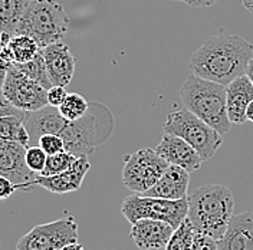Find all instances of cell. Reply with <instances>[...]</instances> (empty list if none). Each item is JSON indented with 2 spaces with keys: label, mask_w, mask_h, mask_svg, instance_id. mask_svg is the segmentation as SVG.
I'll list each match as a JSON object with an SVG mask.
<instances>
[{
  "label": "cell",
  "mask_w": 253,
  "mask_h": 250,
  "mask_svg": "<svg viewBox=\"0 0 253 250\" xmlns=\"http://www.w3.org/2000/svg\"><path fill=\"white\" fill-rule=\"evenodd\" d=\"M253 58V45L237 35L207 38L190 58L191 74L221 85L230 83L246 74Z\"/></svg>",
  "instance_id": "6da1fadb"
},
{
  "label": "cell",
  "mask_w": 253,
  "mask_h": 250,
  "mask_svg": "<svg viewBox=\"0 0 253 250\" xmlns=\"http://www.w3.org/2000/svg\"><path fill=\"white\" fill-rule=\"evenodd\" d=\"M187 219L197 233L219 240L235 214V199L230 188L206 184L187 194Z\"/></svg>",
  "instance_id": "7a4b0ae2"
},
{
  "label": "cell",
  "mask_w": 253,
  "mask_h": 250,
  "mask_svg": "<svg viewBox=\"0 0 253 250\" xmlns=\"http://www.w3.org/2000/svg\"><path fill=\"white\" fill-rule=\"evenodd\" d=\"M180 98L186 110L213 126L220 135L230 131L224 85L190 74L180 88Z\"/></svg>",
  "instance_id": "3957f363"
},
{
  "label": "cell",
  "mask_w": 253,
  "mask_h": 250,
  "mask_svg": "<svg viewBox=\"0 0 253 250\" xmlns=\"http://www.w3.org/2000/svg\"><path fill=\"white\" fill-rule=\"evenodd\" d=\"M69 28L65 7L56 0H31L17 33L33 38L41 47L61 42Z\"/></svg>",
  "instance_id": "277c9868"
},
{
  "label": "cell",
  "mask_w": 253,
  "mask_h": 250,
  "mask_svg": "<svg viewBox=\"0 0 253 250\" xmlns=\"http://www.w3.org/2000/svg\"><path fill=\"white\" fill-rule=\"evenodd\" d=\"M163 129L187 141L203 161L214 156L223 142V135L186 108L170 112Z\"/></svg>",
  "instance_id": "5b68a950"
},
{
  "label": "cell",
  "mask_w": 253,
  "mask_h": 250,
  "mask_svg": "<svg viewBox=\"0 0 253 250\" xmlns=\"http://www.w3.org/2000/svg\"><path fill=\"white\" fill-rule=\"evenodd\" d=\"M187 197L180 200H167L138 193L126 197L121 204V213L131 224L140 219H154L170 223L174 229L187 219Z\"/></svg>",
  "instance_id": "8992f818"
},
{
  "label": "cell",
  "mask_w": 253,
  "mask_h": 250,
  "mask_svg": "<svg viewBox=\"0 0 253 250\" xmlns=\"http://www.w3.org/2000/svg\"><path fill=\"white\" fill-rule=\"evenodd\" d=\"M169 166L156 148H142L126 154L123 167V183L132 193L142 194L157 183Z\"/></svg>",
  "instance_id": "52a82bcc"
},
{
  "label": "cell",
  "mask_w": 253,
  "mask_h": 250,
  "mask_svg": "<svg viewBox=\"0 0 253 250\" xmlns=\"http://www.w3.org/2000/svg\"><path fill=\"white\" fill-rule=\"evenodd\" d=\"M75 242H78V223L72 216H65L35 226L19 239L16 250H61Z\"/></svg>",
  "instance_id": "ba28073f"
},
{
  "label": "cell",
  "mask_w": 253,
  "mask_h": 250,
  "mask_svg": "<svg viewBox=\"0 0 253 250\" xmlns=\"http://www.w3.org/2000/svg\"><path fill=\"white\" fill-rule=\"evenodd\" d=\"M1 95L10 105L25 112L39 111L49 105L46 88L26 77L13 63L9 66L1 86Z\"/></svg>",
  "instance_id": "9c48e42d"
},
{
  "label": "cell",
  "mask_w": 253,
  "mask_h": 250,
  "mask_svg": "<svg viewBox=\"0 0 253 250\" xmlns=\"http://www.w3.org/2000/svg\"><path fill=\"white\" fill-rule=\"evenodd\" d=\"M59 137L63 140L65 151L74 154L77 158L92 154L95 147L102 144L98 131V121L91 110L79 120L66 121Z\"/></svg>",
  "instance_id": "30bf717a"
},
{
  "label": "cell",
  "mask_w": 253,
  "mask_h": 250,
  "mask_svg": "<svg viewBox=\"0 0 253 250\" xmlns=\"http://www.w3.org/2000/svg\"><path fill=\"white\" fill-rule=\"evenodd\" d=\"M89 168H91V163L88 157H79L66 171L55 175L36 174V177L28 184V191H31L35 186H39L55 194H66V193L78 191Z\"/></svg>",
  "instance_id": "8fae6325"
},
{
  "label": "cell",
  "mask_w": 253,
  "mask_h": 250,
  "mask_svg": "<svg viewBox=\"0 0 253 250\" xmlns=\"http://www.w3.org/2000/svg\"><path fill=\"white\" fill-rule=\"evenodd\" d=\"M26 147L13 141L0 140V175L10 178L17 190L28 191V184L36 177L25 161Z\"/></svg>",
  "instance_id": "7c38bea8"
},
{
  "label": "cell",
  "mask_w": 253,
  "mask_h": 250,
  "mask_svg": "<svg viewBox=\"0 0 253 250\" xmlns=\"http://www.w3.org/2000/svg\"><path fill=\"white\" fill-rule=\"evenodd\" d=\"M41 52L46 63L47 75L52 85H59L66 88L74 78L77 65V59L72 50L61 41L42 47Z\"/></svg>",
  "instance_id": "4fadbf2b"
},
{
  "label": "cell",
  "mask_w": 253,
  "mask_h": 250,
  "mask_svg": "<svg viewBox=\"0 0 253 250\" xmlns=\"http://www.w3.org/2000/svg\"><path fill=\"white\" fill-rule=\"evenodd\" d=\"M160 156L163 157L169 164L178 166L189 172L196 171L202 167L203 160L199 156V153L190 145L187 141H184L181 137L164 132L161 141L156 147Z\"/></svg>",
  "instance_id": "5bb4252c"
},
{
  "label": "cell",
  "mask_w": 253,
  "mask_h": 250,
  "mask_svg": "<svg viewBox=\"0 0 253 250\" xmlns=\"http://www.w3.org/2000/svg\"><path fill=\"white\" fill-rule=\"evenodd\" d=\"M173 226L163 220L140 219L131 224L129 236L141 250H158L166 248L174 233Z\"/></svg>",
  "instance_id": "9a60e30c"
},
{
  "label": "cell",
  "mask_w": 253,
  "mask_h": 250,
  "mask_svg": "<svg viewBox=\"0 0 253 250\" xmlns=\"http://www.w3.org/2000/svg\"><path fill=\"white\" fill-rule=\"evenodd\" d=\"M217 250H253V213L233 214L224 235L217 240Z\"/></svg>",
  "instance_id": "2e32d148"
},
{
  "label": "cell",
  "mask_w": 253,
  "mask_h": 250,
  "mask_svg": "<svg viewBox=\"0 0 253 250\" xmlns=\"http://www.w3.org/2000/svg\"><path fill=\"white\" fill-rule=\"evenodd\" d=\"M189 183L190 172L178 166L170 164L157 183L142 194L167 200H180L187 197Z\"/></svg>",
  "instance_id": "e0dca14e"
},
{
  "label": "cell",
  "mask_w": 253,
  "mask_h": 250,
  "mask_svg": "<svg viewBox=\"0 0 253 250\" xmlns=\"http://www.w3.org/2000/svg\"><path fill=\"white\" fill-rule=\"evenodd\" d=\"M253 101V83L248 75H242L226 85L227 115L232 124L242 125L246 120V110Z\"/></svg>",
  "instance_id": "ac0fdd59"
},
{
  "label": "cell",
  "mask_w": 253,
  "mask_h": 250,
  "mask_svg": "<svg viewBox=\"0 0 253 250\" xmlns=\"http://www.w3.org/2000/svg\"><path fill=\"white\" fill-rule=\"evenodd\" d=\"M42 47L28 35L0 36V56L9 63H25L32 61Z\"/></svg>",
  "instance_id": "d6986e66"
},
{
  "label": "cell",
  "mask_w": 253,
  "mask_h": 250,
  "mask_svg": "<svg viewBox=\"0 0 253 250\" xmlns=\"http://www.w3.org/2000/svg\"><path fill=\"white\" fill-rule=\"evenodd\" d=\"M26 112L20 110L0 114V140L13 141L25 145H31L29 132L25 125Z\"/></svg>",
  "instance_id": "ffe728a7"
},
{
  "label": "cell",
  "mask_w": 253,
  "mask_h": 250,
  "mask_svg": "<svg viewBox=\"0 0 253 250\" xmlns=\"http://www.w3.org/2000/svg\"><path fill=\"white\" fill-rule=\"evenodd\" d=\"M31 0H0V36L17 35Z\"/></svg>",
  "instance_id": "44dd1931"
},
{
  "label": "cell",
  "mask_w": 253,
  "mask_h": 250,
  "mask_svg": "<svg viewBox=\"0 0 253 250\" xmlns=\"http://www.w3.org/2000/svg\"><path fill=\"white\" fill-rule=\"evenodd\" d=\"M16 65L26 77H29L33 81H36L38 83H41L43 88H52V82L49 79V75H47V69H46V63H45V59H43V55L42 52H39L32 61L25 63H13Z\"/></svg>",
  "instance_id": "7402d4cb"
},
{
  "label": "cell",
  "mask_w": 253,
  "mask_h": 250,
  "mask_svg": "<svg viewBox=\"0 0 253 250\" xmlns=\"http://www.w3.org/2000/svg\"><path fill=\"white\" fill-rule=\"evenodd\" d=\"M196 233L197 232L191 226L190 220L186 219L174 230L164 250H191Z\"/></svg>",
  "instance_id": "603a6c76"
},
{
  "label": "cell",
  "mask_w": 253,
  "mask_h": 250,
  "mask_svg": "<svg viewBox=\"0 0 253 250\" xmlns=\"http://www.w3.org/2000/svg\"><path fill=\"white\" fill-rule=\"evenodd\" d=\"M89 104L88 101L79 94H68L65 101L61 104V107L58 108L59 114L62 115L65 120L68 121H75L82 118L88 111H89Z\"/></svg>",
  "instance_id": "cb8c5ba5"
},
{
  "label": "cell",
  "mask_w": 253,
  "mask_h": 250,
  "mask_svg": "<svg viewBox=\"0 0 253 250\" xmlns=\"http://www.w3.org/2000/svg\"><path fill=\"white\" fill-rule=\"evenodd\" d=\"M75 160H77V157L68 151L50 154V156H47L45 168L41 174L42 175H55V174L66 171L68 168H71V166L75 163Z\"/></svg>",
  "instance_id": "d4e9b609"
},
{
  "label": "cell",
  "mask_w": 253,
  "mask_h": 250,
  "mask_svg": "<svg viewBox=\"0 0 253 250\" xmlns=\"http://www.w3.org/2000/svg\"><path fill=\"white\" fill-rule=\"evenodd\" d=\"M47 154L39 147V145H29L26 148V154H25V161L26 166L29 167V170L35 174H41L45 168L46 164Z\"/></svg>",
  "instance_id": "484cf974"
},
{
  "label": "cell",
  "mask_w": 253,
  "mask_h": 250,
  "mask_svg": "<svg viewBox=\"0 0 253 250\" xmlns=\"http://www.w3.org/2000/svg\"><path fill=\"white\" fill-rule=\"evenodd\" d=\"M38 145L46 153L47 156L65 151L63 140L56 134H43V135H41L39 140H38Z\"/></svg>",
  "instance_id": "4316f807"
},
{
  "label": "cell",
  "mask_w": 253,
  "mask_h": 250,
  "mask_svg": "<svg viewBox=\"0 0 253 250\" xmlns=\"http://www.w3.org/2000/svg\"><path fill=\"white\" fill-rule=\"evenodd\" d=\"M66 95H68V92H66L65 86L53 85L52 88L47 89V104H49L50 107L59 108L61 104L65 101Z\"/></svg>",
  "instance_id": "83f0119b"
},
{
  "label": "cell",
  "mask_w": 253,
  "mask_h": 250,
  "mask_svg": "<svg viewBox=\"0 0 253 250\" xmlns=\"http://www.w3.org/2000/svg\"><path fill=\"white\" fill-rule=\"evenodd\" d=\"M191 250H217V240L203 233H196Z\"/></svg>",
  "instance_id": "f1b7e54d"
},
{
  "label": "cell",
  "mask_w": 253,
  "mask_h": 250,
  "mask_svg": "<svg viewBox=\"0 0 253 250\" xmlns=\"http://www.w3.org/2000/svg\"><path fill=\"white\" fill-rule=\"evenodd\" d=\"M16 190V184L7 177L4 175H0V202L3 200H7Z\"/></svg>",
  "instance_id": "f546056e"
},
{
  "label": "cell",
  "mask_w": 253,
  "mask_h": 250,
  "mask_svg": "<svg viewBox=\"0 0 253 250\" xmlns=\"http://www.w3.org/2000/svg\"><path fill=\"white\" fill-rule=\"evenodd\" d=\"M181 1L191 7H210V6L216 4L219 0H181Z\"/></svg>",
  "instance_id": "4dcf8cb0"
},
{
  "label": "cell",
  "mask_w": 253,
  "mask_h": 250,
  "mask_svg": "<svg viewBox=\"0 0 253 250\" xmlns=\"http://www.w3.org/2000/svg\"><path fill=\"white\" fill-rule=\"evenodd\" d=\"M9 66H10V63L6 62V61L0 56V89H1L3 82H4V79H6L7 71H9Z\"/></svg>",
  "instance_id": "1f68e13d"
},
{
  "label": "cell",
  "mask_w": 253,
  "mask_h": 250,
  "mask_svg": "<svg viewBox=\"0 0 253 250\" xmlns=\"http://www.w3.org/2000/svg\"><path fill=\"white\" fill-rule=\"evenodd\" d=\"M61 250H85V249H84V246H82V245H79L78 242H75V243H69V245L63 246Z\"/></svg>",
  "instance_id": "d6a6232c"
},
{
  "label": "cell",
  "mask_w": 253,
  "mask_h": 250,
  "mask_svg": "<svg viewBox=\"0 0 253 250\" xmlns=\"http://www.w3.org/2000/svg\"><path fill=\"white\" fill-rule=\"evenodd\" d=\"M240 3L243 4V7H245L246 10H249L253 15V0H240Z\"/></svg>",
  "instance_id": "836d02e7"
},
{
  "label": "cell",
  "mask_w": 253,
  "mask_h": 250,
  "mask_svg": "<svg viewBox=\"0 0 253 250\" xmlns=\"http://www.w3.org/2000/svg\"><path fill=\"white\" fill-rule=\"evenodd\" d=\"M246 75H248V78L252 81L253 83V58L249 61L248 63V69H246Z\"/></svg>",
  "instance_id": "e575fe53"
},
{
  "label": "cell",
  "mask_w": 253,
  "mask_h": 250,
  "mask_svg": "<svg viewBox=\"0 0 253 250\" xmlns=\"http://www.w3.org/2000/svg\"><path fill=\"white\" fill-rule=\"evenodd\" d=\"M246 120L253 123V101L249 104V107H248V110H246Z\"/></svg>",
  "instance_id": "d590c367"
},
{
  "label": "cell",
  "mask_w": 253,
  "mask_h": 250,
  "mask_svg": "<svg viewBox=\"0 0 253 250\" xmlns=\"http://www.w3.org/2000/svg\"><path fill=\"white\" fill-rule=\"evenodd\" d=\"M1 99H3V95H1V89H0V102H1Z\"/></svg>",
  "instance_id": "8d00e7d4"
},
{
  "label": "cell",
  "mask_w": 253,
  "mask_h": 250,
  "mask_svg": "<svg viewBox=\"0 0 253 250\" xmlns=\"http://www.w3.org/2000/svg\"><path fill=\"white\" fill-rule=\"evenodd\" d=\"M180 1H181V0H180Z\"/></svg>",
  "instance_id": "74e56055"
}]
</instances>
